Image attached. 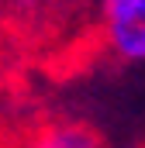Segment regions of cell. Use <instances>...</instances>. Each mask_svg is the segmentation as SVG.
Here are the masks:
<instances>
[{
  "mask_svg": "<svg viewBox=\"0 0 145 148\" xmlns=\"http://www.w3.org/2000/svg\"><path fill=\"white\" fill-rule=\"evenodd\" d=\"M28 148H104V141L83 121H52L35 131Z\"/></svg>",
  "mask_w": 145,
  "mask_h": 148,
  "instance_id": "7a4b0ae2",
  "label": "cell"
},
{
  "mask_svg": "<svg viewBox=\"0 0 145 148\" xmlns=\"http://www.w3.org/2000/svg\"><path fill=\"white\" fill-rule=\"evenodd\" d=\"M104 45L121 62H145V0H93Z\"/></svg>",
  "mask_w": 145,
  "mask_h": 148,
  "instance_id": "6da1fadb",
  "label": "cell"
}]
</instances>
